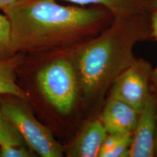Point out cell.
I'll return each mask as SVG.
<instances>
[{
	"label": "cell",
	"instance_id": "6da1fadb",
	"mask_svg": "<svg viewBox=\"0 0 157 157\" xmlns=\"http://www.w3.org/2000/svg\"><path fill=\"white\" fill-rule=\"evenodd\" d=\"M3 13L11 25L13 52L25 55L71 50L99 34L113 18L101 6L56 0H17Z\"/></svg>",
	"mask_w": 157,
	"mask_h": 157
},
{
	"label": "cell",
	"instance_id": "ac0fdd59",
	"mask_svg": "<svg viewBox=\"0 0 157 157\" xmlns=\"http://www.w3.org/2000/svg\"><path fill=\"white\" fill-rule=\"evenodd\" d=\"M152 75H153V76H154V78H157V68L154 71V72H153Z\"/></svg>",
	"mask_w": 157,
	"mask_h": 157
},
{
	"label": "cell",
	"instance_id": "8992f818",
	"mask_svg": "<svg viewBox=\"0 0 157 157\" xmlns=\"http://www.w3.org/2000/svg\"><path fill=\"white\" fill-rule=\"evenodd\" d=\"M157 133V100L151 95L147 100L132 134L129 157H152L155 154Z\"/></svg>",
	"mask_w": 157,
	"mask_h": 157
},
{
	"label": "cell",
	"instance_id": "52a82bcc",
	"mask_svg": "<svg viewBox=\"0 0 157 157\" xmlns=\"http://www.w3.org/2000/svg\"><path fill=\"white\" fill-rule=\"evenodd\" d=\"M106 135V130L99 118H88L80 125L73 138L63 144L64 155L68 157H97Z\"/></svg>",
	"mask_w": 157,
	"mask_h": 157
},
{
	"label": "cell",
	"instance_id": "7a4b0ae2",
	"mask_svg": "<svg viewBox=\"0 0 157 157\" xmlns=\"http://www.w3.org/2000/svg\"><path fill=\"white\" fill-rule=\"evenodd\" d=\"M151 34L149 15L116 16L99 34L69 50L84 113L95 111L117 76L134 62L135 44Z\"/></svg>",
	"mask_w": 157,
	"mask_h": 157
},
{
	"label": "cell",
	"instance_id": "ffe728a7",
	"mask_svg": "<svg viewBox=\"0 0 157 157\" xmlns=\"http://www.w3.org/2000/svg\"><path fill=\"white\" fill-rule=\"evenodd\" d=\"M155 80H156V83H157V78H155Z\"/></svg>",
	"mask_w": 157,
	"mask_h": 157
},
{
	"label": "cell",
	"instance_id": "8fae6325",
	"mask_svg": "<svg viewBox=\"0 0 157 157\" xmlns=\"http://www.w3.org/2000/svg\"><path fill=\"white\" fill-rule=\"evenodd\" d=\"M12 50L11 25L5 14L0 13V60L15 56Z\"/></svg>",
	"mask_w": 157,
	"mask_h": 157
},
{
	"label": "cell",
	"instance_id": "277c9868",
	"mask_svg": "<svg viewBox=\"0 0 157 157\" xmlns=\"http://www.w3.org/2000/svg\"><path fill=\"white\" fill-rule=\"evenodd\" d=\"M0 108L5 117L36 156H64L63 144L39 120L29 101L15 95L2 94L0 95Z\"/></svg>",
	"mask_w": 157,
	"mask_h": 157
},
{
	"label": "cell",
	"instance_id": "d6986e66",
	"mask_svg": "<svg viewBox=\"0 0 157 157\" xmlns=\"http://www.w3.org/2000/svg\"><path fill=\"white\" fill-rule=\"evenodd\" d=\"M155 154L157 156V133H156V145H155Z\"/></svg>",
	"mask_w": 157,
	"mask_h": 157
},
{
	"label": "cell",
	"instance_id": "9a60e30c",
	"mask_svg": "<svg viewBox=\"0 0 157 157\" xmlns=\"http://www.w3.org/2000/svg\"><path fill=\"white\" fill-rule=\"evenodd\" d=\"M150 18L151 29V34L157 40V9L154 11L149 15Z\"/></svg>",
	"mask_w": 157,
	"mask_h": 157
},
{
	"label": "cell",
	"instance_id": "e0dca14e",
	"mask_svg": "<svg viewBox=\"0 0 157 157\" xmlns=\"http://www.w3.org/2000/svg\"><path fill=\"white\" fill-rule=\"evenodd\" d=\"M153 1V5H154V10L157 9V0H152Z\"/></svg>",
	"mask_w": 157,
	"mask_h": 157
},
{
	"label": "cell",
	"instance_id": "4fadbf2b",
	"mask_svg": "<svg viewBox=\"0 0 157 157\" xmlns=\"http://www.w3.org/2000/svg\"><path fill=\"white\" fill-rule=\"evenodd\" d=\"M36 154L25 143L0 146V157H34Z\"/></svg>",
	"mask_w": 157,
	"mask_h": 157
},
{
	"label": "cell",
	"instance_id": "5bb4252c",
	"mask_svg": "<svg viewBox=\"0 0 157 157\" xmlns=\"http://www.w3.org/2000/svg\"><path fill=\"white\" fill-rule=\"evenodd\" d=\"M132 141V133L125 134L111 150L105 153L102 157H128Z\"/></svg>",
	"mask_w": 157,
	"mask_h": 157
},
{
	"label": "cell",
	"instance_id": "ba28073f",
	"mask_svg": "<svg viewBox=\"0 0 157 157\" xmlns=\"http://www.w3.org/2000/svg\"><path fill=\"white\" fill-rule=\"evenodd\" d=\"M139 113L124 102L109 97L99 119L109 134H133Z\"/></svg>",
	"mask_w": 157,
	"mask_h": 157
},
{
	"label": "cell",
	"instance_id": "2e32d148",
	"mask_svg": "<svg viewBox=\"0 0 157 157\" xmlns=\"http://www.w3.org/2000/svg\"><path fill=\"white\" fill-rule=\"evenodd\" d=\"M17 0H0V10L4 12Z\"/></svg>",
	"mask_w": 157,
	"mask_h": 157
},
{
	"label": "cell",
	"instance_id": "7c38bea8",
	"mask_svg": "<svg viewBox=\"0 0 157 157\" xmlns=\"http://www.w3.org/2000/svg\"><path fill=\"white\" fill-rule=\"evenodd\" d=\"M25 143L13 125L7 120L0 108V146Z\"/></svg>",
	"mask_w": 157,
	"mask_h": 157
},
{
	"label": "cell",
	"instance_id": "3957f363",
	"mask_svg": "<svg viewBox=\"0 0 157 157\" xmlns=\"http://www.w3.org/2000/svg\"><path fill=\"white\" fill-rule=\"evenodd\" d=\"M16 79L38 119L60 138L73 117L84 111L69 50L25 55Z\"/></svg>",
	"mask_w": 157,
	"mask_h": 157
},
{
	"label": "cell",
	"instance_id": "5b68a950",
	"mask_svg": "<svg viewBox=\"0 0 157 157\" xmlns=\"http://www.w3.org/2000/svg\"><path fill=\"white\" fill-rule=\"evenodd\" d=\"M151 66L143 59H135L121 73L110 87L109 97L121 101L140 113L149 94Z\"/></svg>",
	"mask_w": 157,
	"mask_h": 157
},
{
	"label": "cell",
	"instance_id": "9c48e42d",
	"mask_svg": "<svg viewBox=\"0 0 157 157\" xmlns=\"http://www.w3.org/2000/svg\"><path fill=\"white\" fill-rule=\"evenodd\" d=\"M76 5L101 6L109 10L113 17L134 15H150L154 10L152 0H62Z\"/></svg>",
	"mask_w": 157,
	"mask_h": 157
},
{
	"label": "cell",
	"instance_id": "30bf717a",
	"mask_svg": "<svg viewBox=\"0 0 157 157\" xmlns=\"http://www.w3.org/2000/svg\"><path fill=\"white\" fill-rule=\"evenodd\" d=\"M25 56L23 53H17L8 59L0 60V95L11 94L28 101L16 79L17 68Z\"/></svg>",
	"mask_w": 157,
	"mask_h": 157
}]
</instances>
